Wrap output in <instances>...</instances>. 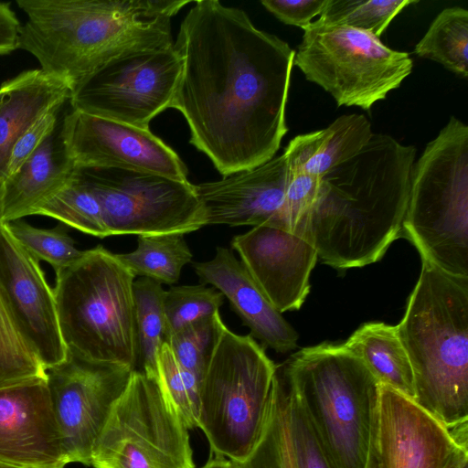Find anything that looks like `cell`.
I'll return each mask as SVG.
<instances>
[{
  "label": "cell",
  "mask_w": 468,
  "mask_h": 468,
  "mask_svg": "<svg viewBox=\"0 0 468 468\" xmlns=\"http://www.w3.org/2000/svg\"><path fill=\"white\" fill-rule=\"evenodd\" d=\"M188 0H17L18 48L72 90L125 53L174 45L171 19Z\"/></svg>",
  "instance_id": "3"
},
{
  "label": "cell",
  "mask_w": 468,
  "mask_h": 468,
  "mask_svg": "<svg viewBox=\"0 0 468 468\" xmlns=\"http://www.w3.org/2000/svg\"><path fill=\"white\" fill-rule=\"evenodd\" d=\"M63 105H56L43 113L18 139L10 153L6 177L14 174L57 130L58 115Z\"/></svg>",
  "instance_id": "38"
},
{
  "label": "cell",
  "mask_w": 468,
  "mask_h": 468,
  "mask_svg": "<svg viewBox=\"0 0 468 468\" xmlns=\"http://www.w3.org/2000/svg\"><path fill=\"white\" fill-rule=\"evenodd\" d=\"M417 3L416 0H328L318 19L379 37L399 13Z\"/></svg>",
  "instance_id": "32"
},
{
  "label": "cell",
  "mask_w": 468,
  "mask_h": 468,
  "mask_svg": "<svg viewBox=\"0 0 468 468\" xmlns=\"http://www.w3.org/2000/svg\"><path fill=\"white\" fill-rule=\"evenodd\" d=\"M21 23L10 3L0 2V55L18 49Z\"/></svg>",
  "instance_id": "40"
},
{
  "label": "cell",
  "mask_w": 468,
  "mask_h": 468,
  "mask_svg": "<svg viewBox=\"0 0 468 468\" xmlns=\"http://www.w3.org/2000/svg\"><path fill=\"white\" fill-rule=\"evenodd\" d=\"M328 0H262L261 4L276 18L286 25L305 29L320 16Z\"/></svg>",
  "instance_id": "39"
},
{
  "label": "cell",
  "mask_w": 468,
  "mask_h": 468,
  "mask_svg": "<svg viewBox=\"0 0 468 468\" xmlns=\"http://www.w3.org/2000/svg\"><path fill=\"white\" fill-rule=\"evenodd\" d=\"M236 468H296L290 428V397L286 380L276 368L263 425L250 454Z\"/></svg>",
  "instance_id": "25"
},
{
  "label": "cell",
  "mask_w": 468,
  "mask_h": 468,
  "mask_svg": "<svg viewBox=\"0 0 468 468\" xmlns=\"http://www.w3.org/2000/svg\"><path fill=\"white\" fill-rule=\"evenodd\" d=\"M276 365L250 335L225 328L200 382L198 428L211 455L243 461L263 425Z\"/></svg>",
  "instance_id": "8"
},
{
  "label": "cell",
  "mask_w": 468,
  "mask_h": 468,
  "mask_svg": "<svg viewBox=\"0 0 468 468\" xmlns=\"http://www.w3.org/2000/svg\"><path fill=\"white\" fill-rule=\"evenodd\" d=\"M156 371V381L162 393L186 427L198 428L201 380L181 366L168 343H165L158 352Z\"/></svg>",
  "instance_id": "31"
},
{
  "label": "cell",
  "mask_w": 468,
  "mask_h": 468,
  "mask_svg": "<svg viewBox=\"0 0 468 468\" xmlns=\"http://www.w3.org/2000/svg\"><path fill=\"white\" fill-rule=\"evenodd\" d=\"M458 443L415 400L379 384L374 452L381 468H441Z\"/></svg>",
  "instance_id": "18"
},
{
  "label": "cell",
  "mask_w": 468,
  "mask_h": 468,
  "mask_svg": "<svg viewBox=\"0 0 468 468\" xmlns=\"http://www.w3.org/2000/svg\"><path fill=\"white\" fill-rule=\"evenodd\" d=\"M373 133L365 115L345 114L324 129L295 136L283 154L292 173L320 177L355 156Z\"/></svg>",
  "instance_id": "23"
},
{
  "label": "cell",
  "mask_w": 468,
  "mask_h": 468,
  "mask_svg": "<svg viewBox=\"0 0 468 468\" xmlns=\"http://www.w3.org/2000/svg\"><path fill=\"white\" fill-rule=\"evenodd\" d=\"M58 132L56 130L49 135L3 181L2 223L37 215L42 206L75 177L77 169L64 151Z\"/></svg>",
  "instance_id": "21"
},
{
  "label": "cell",
  "mask_w": 468,
  "mask_h": 468,
  "mask_svg": "<svg viewBox=\"0 0 468 468\" xmlns=\"http://www.w3.org/2000/svg\"><path fill=\"white\" fill-rule=\"evenodd\" d=\"M181 71L173 46L121 55L100 67L71 92V109L149 129L170 108Z\"/></svg>",
  "instance_id": "12"
},
{
  "label": "cell",
  "mask_w": 468,
  "mask_h": 468,
  "mask_svg": "<svg viewBox=\"0 0 468 468\" xmlns=\"http://www.w3.org/2000/svg\"><path fill=\"white\" fill-rule=\"evenodd\" d=\"M100 203L111 235L186 234L207 225L194 185L117 168L78 169Z\"/></svg>",
  "instance_id": "11"
},
{
  "label": "cell",
  "mask_w": 468,
  "mask_h": 468,
  "mask_svg": "<svg viewBox=\"0 0 468 468\" xmlns=\"http://www.w3.org/2000/svg\"><path fill=\"white\" fill-rule=\"evenodd\" d=\"M62 80L40 69L23 71L0 101V182L6 178L11 150L23 133L47 111L69 100Z\"/></svg>",
  "instance_id": "22"
},
{
  "label": "cell",
  "mask_w": 468,
  "mask_h": 468,
  "mask_svg": "<svg viewBox=\"0 0 468 468\" xmlns=\"http://www.w3.org/2000/svg\"><path fill=\"white\" fill-rule=\"evenodd\" d=\"M2 192H3V182H0V226L2 224Z\"/></svg>",
  "instance_id": "45"
},
{
  "label": "cell",
  "mask_w": 468,
  "mask_h": 468,
  "mask_svg": "<svg viewBox=\"0 0 468 468\" xmlns=\"http://www.w3.org/2000/svg\"><path fill=\"white\" fill-rule=\"evenodd\" d=\"M59 136L76 169L117 168L188 181L181 158L150 129L71 109Z\"/></svg>",
  "instance_id": "14"
},
{
  "label": "cell",
  "mask_w": 468,
  "mask_h": 468,
  "mask_svg": "<svg viewBox=\"0 0 468 468\" xmlns=\"http://www.w3.org/2000/svg\"><path fill=\"white\" fill-rule=\"evenodd\" d=\"M200 468H236L235 463L224 457L211 455Z\"/></svg>",
  "instance_id": "42"
},
{
  "label": "cell",
  "mask_w": 468,
  "mask_h": 468,
  "mask_svg": "<svg viewBox=\"0 0 468 468\" xmlns=\"http://www.w3.org/2000/svg\"><path fill=\"white\" fill-rule=\"evenodd\" d=\"M441 468H468V443H458Z\"/></svg>",
  "instance_id": "41"
},
{
  "label": "cell",
  "mask_w": 468,
  "mask_h": 468,
  "mask_svg": "<svg viewBox=\"0 0 468 468\" xmlns=\"http://www.w3.org/2000/svg\"><path fill=\"white\" fill-rule=\"evenodd\" d=\"M292 174L280 210L278 228L293 233L315 201L319 177Z\"/></svg>",
  "instance_id": "37"
},
{
  "label": "cell",
  "mask_w": 468,
  "mask_h": 468,
  "mask_svg": "<svg viewBox=\"0 0 468 468\" xmlns=\"http://www.w3.org/2000/svg\"><path fill=\"white\" fill-rule=\"evenodd\" d=\"M133 369L96 362L68 351L48 368V388L68 463L90 466L91 452L109 414Z\"/></svg>",
  "instance_id": "13"
},
{
  "label": "cell",
  "mask_w": 468,
  "mask_h": 468,
  "mask_svg": "<svg viewBox=\"0 0 468 468\" xmlns=\"http://www.w3.org/2000/svg\"><path fill=\"white\" fill-rule=\"evenodd\" d=\"M41 378L46 367L0 293V389Z\"/></svg>",
  "instance_id": "29"
},
{
  "label": "cell",
  "mask_w": 468,
  "mask_h": 468,
  "mask_svg": "<svg viewBox=\"0 0 468 468\" xmlns=\"http://www.w3.org/2000/svg\"><path fill=\"white\" fill-rule=\"evenodd\" d=\"M188 428L155 378L133 370L93 446L92 468H196Z\"/></svg>",
  "instance_id": "10"
},
{
  "label": "cell",
  "mask_w": 468,
  "mask_h": 468,
  "mask_svg": "<svg viewBox=\"0 0 468 468\" xmlns=\"http://www.w3.org/2000/svg\"><path fill=\"white\" fill-rule=\"evenodd\" d=\"M193 266L203 283L211 284L228 298L252 337L279 353L297 346L296 331L269 302L231 250L218 247L212 260Z\"/></svg>",
  "instance_id": "20"
},
{
  "label": "cell",
  "mask_w": 468,
  "mask_h": 468,
  "mask_svg": "<svg viewBox=\"0 0 468 468\" xmlns=\"http://www.w3.org/2000/svg\"><path fill=\"white\" fill-rule=\"evenodd\" d=\"M367 468H381L380 463L375 455V452H373Z\"/></svg>",
  "instance_id": "44"
},
{
  "label": "cell",
  "mask_w": 468,
  "mask_h": 468,
  "mask_svg": "<svg viewBox=\"0 0 468 468\" xmlns=\"http://www.w3.org/2000/svg\"><path fill=\"white\" fill-rule=\"evenodd\" d=\"M223 302L219 291L204 284L173 286L165 291L164 308L171 335L213 316Z\"/></svg>",
  "instance_id": "35"
},
{
  "label": "cell",
  "mask_w": 468,
  "mask_h": 468,
  "mask_svg": "<svg viewBox=\"0 0 468 468\" xmlns=\"http://www.w3.org/2000/svg\"><path fill=\"white\" fill-rule=\"evenodd\" d=\"M416 149L373 133L351 159L319 177L317 195L293 234L335 269L379 261L402 231Z\"/></svg>",
  "instance_id": "2"
},
{
  "label": "cell",
  "mask_w": 468,
  "mask_h": 468,
  "mask_svg": "<svg viewBox=\"0 0 468 468\" xmlns=\"http://www.w3.org/2000/svg\"><path fill=\"white\" fill-rule=\"evenodd\" d=\"M134 279L116 254L101 245L84 250L77 261L56 271L53 290L68 351L136 370Z\"/></svg>",
  "instance_id": "6"
},
{
  "label": "cell",
  "mask_w": 468,
  "mask_h": 468,
  "mask_svg": "<svg viewBox=\"0 0 468 468\" xmlns=\"http://www.w3.org/2000/svg\"><path fill=\"white\" fill-rule=\"evenodd\" d=\"M293 65L337 106L369 112L399 87L413 61L409 53L388 48L369 32L316 19L303 29Z\"/></svg>",
  "instance_id": "9"
},
{
  "label": "cell",
  "mask_w": 468,
  "mask_h": 468,
  "mask_svg": "<svg viewBox=\"0 0 468 468\" xmlns=\"http://www.w3.org/2000/svg\"><path fill=\"white\" fill-rule=\"evenodd\" d=\"M184 236L179 232L138 235L136 250L116 257L134 276L173 284L193 257Z\"/></svg>",
  "instance_id": "26"
},
{
  "label": "cell",
  "mask_w": 468,
  "mask_h": 468,
  "mask_svg": "<svg viewBox=\"0 0 468 468\" xmlns=\"http://www.w3.org/2000/svg\"><path fill=\"white\" fill-rule=\"evenodd\" d=\"M332 468H367L379 383L344 344L305 347L280 365Z\"/></svg>",
  "instance_id": "5"
},
{
  "label": "cell",
  "mask_w": 468,
  "mask_h": 468,
  "mask_svg": "<svg viewBox=\"0 0 468 468\" xmlns=\"http://www.w3.org/2000/svg\"><path fill=\"white\" fill-rule=\"evenodd\" d=\"M416 55L441 64L456 75L468 77V11L443 9L433 19L414 49Z\"/></svg>",
  "instance_id": "28"
},
{
  "label": "cell",
  "mask_w": 468,
  "mask_h": 468,
  "mask_svg": "<svg viewBox=\"0 0 468 468\" xmlns=\"http://www.w3.org/2000/svg\"><path fill=\"white\" fill-rule=\"evenodd\" d=\"M0 463L26 468L68 464L47 378L0 389Z\"/></svg>",
  "instance_id": "17"
},
{
  "label": "cell",
  "mask_w": 468,
  "mask_h": 468,
  "mask_svg": "<svg viewBox=\"0 0 468 468\" xmlns=\"http://www.w3.org/2000/svg\"><path fill=\"white\" fill-rule=\"evenodd\" d=\"M231 247L279 313L302 307L318 259L308 241L286 229L261 225L234 236Z\"/></svg>",
  "instance_id": "16"
},
{
  "label": "cell",
  "mask_w": 468,
  "mask_h": 468,
  "mask_svg": "<svg viewBox=\"0 0 468 468\" xmlns=\"http://www.w3.org/2000/svg\"><path fill=\"white\" fill-rule=\"evenodd\" d=\"M402 229L421 261L468 278V126L455 116L413 164Z\"/></svg>",
  "instance_id": "7"
},
{
  "label": "cell",
  "mask_w": 468,
  "mask_h": 468,
  "mask_svg": "<svg viewBox=\"0 0 468 468\" xmlns=\"http://www.w3.org/2000/svg\"><path fill=\"white\" fill-rule=\"evenodd\" d=\"M0 293L46 369L67 356L54 290L39 261L0 226Z\"/></svg>",
  "instance_id": "15"
},
{
  "label": "cell",
  "mask_w": 468,
  "mask_h": 468,
  "mask_svg": "<svg viewBox=\"0 0 468 468\" xmlns=\"http://www.w3.org/2000/svg\"><path fill=\"white\" fill-rule=\"evenodd\" d=\"M344 346L362 359L379 384L414 400L412 367L396 325L382 322L366 323Z\"/></svg>",
  "instance_id": "24"
},
{
  "label": "cell",
  "mask_w": 468,
  "mask_h": 468,
  "mask_svg": "<svg viewBox=\"0 0 468 468\" xmlns=\"http://www.w3.org/2000/svg\"><path fill=\"white\" fill-rule=\"evenodd\" d=\"M16 240L38 261L50 264L55 271L77 261L84 253L61 225L53 229L34 227L25 221L5 223Z\"/></svg>",
  "instance_id": "33"
},
{
  "label": "cell",
  "mask_w": 468,
  "mask_h": 468,
  "mask_svg": "<svg viewBox=\"0 0 468 468\" xmlns=\"http://www.w3.org/2000/svg\"><path fill=\"white\" fill-rule=\"evenodd\" d=\"M37 215L53 218L81 232L103 239L110 236L99 201L78 176L42 206Z\"/></svg>",
  "instance_id": "30"
},
{
  "label": "cell",
  "mask_w": 468,
  "mask_h": 468,
  "mask_svg": "<svg viewBox=\"0 0 468 468\" xmlns=\"http://www.w3.org/2000/svg\"><path fill=\"white\" fill-rule=\"evenodd\" d=\"M133 291L141 371L156 379L158 352L171 336L164 308L165 290L160 283L140 277L134 280Z\"/></svg>",
  "instance_id": "27"
},
{
  "label": "cell",
  "mask_w": 468,
  "mask_h": 468,
  "mask_svg": "<svg viewBox=\"0 0 468 468\" xmlns=\"http://www.w3.org/2000/svg\"><path fill=\"white\" fill-rule=\"evenodd\" d=\"M226 327L217 313L174 333L168 344L181 366L201 380Z\"/></svg>",
  "instance_id": "34"
},
{
  "label": "cell",
  "mask_w": 468,
  "mask_h": 468,
  "mask_svg": "<svg viewBox=\"0 0 468 468\" xmlns=\"http://www.w3.org/2000/svg\"><path fill=\"white\" fill-rule=\"evenodd\" d=\"M292 172L284 154L213 182L194 185L207 225L278 228Z\"/></svg>",
  "instance_id": "19"
},
{
  "label": "cell",
  "mask_w": 468,
  "mask_h": 468,
  "mask_svg": "<svg viewBox=\"0 0 468 468\" xmlns=\"http://www.w3.org/2000/svg\"><path fill=\"white\" fill-rule=\"evenodd\" d=\"M0 468H26V467H19V466L0 463Z\"/></svg>",
  "instance_id": "46"
},
{
  "label": "cell",
  "mask_w": 468,
  "mask_h": 468,
  "mask_svg": "<svg viewBox=\"0 0 468 468\" xmlns=\"http://www.w3.org/2000/svg\"><path fill=\"white\" fill-rule=\"evenodd\" d=\"M287 387L290 397L291 437L296 468H332L303 405L288 384Z\"/></svg>",
  "instance_id": "36"
},
{
  "label": "cell",
  "mask_w": 468,
  "mask_h": 468,
  "mask_svg": "<svg viewBox=\"0 0 468 468\" xmlns=\"http://www.w3.org/2000/svg\"><path fill=\"white\" fill-rule=\"evenodd\" d=\"M421 262L396 325L412 367L414 400L452 433L468 432V278Z\"/></svg>",
  "instance_id": "4"
},
{
  "label": "cell",
  "mask_w": 468,
  "mask_h": 468,
  "mask_svg": "<svg viewBox=\"0 0 468 468\" xmlns=\"http://www.w3.org/2000/svg\"><path fill=\"white\" fill-rule=\"evenodd\" d=\"M12 84H13V78L8 80H6V81H5L4 83H2V85L0 86V101L5 95V93L10 89Z\"/></svg>",
  "instance_id": "43"
},
{
  "label": "cell",
  "mask_w": 468,
  "mask_h": 468,
  "mask_svg": "<svg viewBox=\"0 0 468 468\" xmlns=\"http://www.w3.org/2000/svg\"><path fill=\"white\" fill-rule=\"evenodd\" d=\"M174 48L181 71L170 108L186 119L190 144L223 176L272 159L288 132L289 44L257 28L242 9L199 0Z\"/></svg>",
  "instance_id": "1"
}]
</instances>
